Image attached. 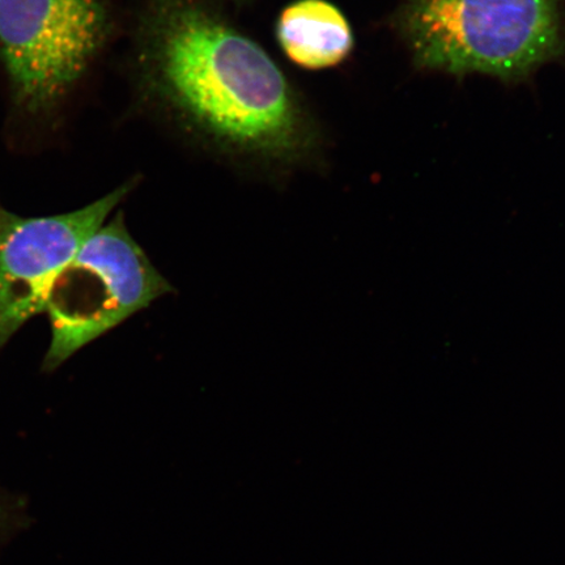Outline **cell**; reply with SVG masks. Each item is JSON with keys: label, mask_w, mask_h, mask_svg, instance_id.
Segmentation results:
<instances>
[{"label": "cell", "mask_w": 565, "mask_h": 565, "mask_svg": "<svg viewBox=\"0 0 565 565\" xmlns=\"http://www.w3.org/2000/svg\"><path fill=\"white\" fill-rule=\"evenodd\" d=\"M138 53L146 94L216 150L273 166L312 152V119L285 73L198 0H153Z\"/></svg>", "instance_id": "6da1fadb"}, {"label": "cell", "mask_w": 565, "mask_h": 565, "mask_svg": "<svg viewBox=\"0 0 565 565\" xmlns=\"http://www.w3.org/2000/svg\"><path fill=\"white\" fill-rule=\"evenodd\" d=\"M395 23L422 68L515 82L565 58V0H405Z\"/></svg>", "instance_id": "7a4b0ae2"}, {"label": "cell", "mask_w": 565, "mask_h": 565, "mask_svg": "<svg viewBox=\"0 0 565 565\" xmlns=\"http://www.w3.org/2000/svg\"><path fill=\"white\" fill-rule=\"evenodd\" d=\"M172 291L118 214L88 238L54 282L45 309L53 331L46 366L54 369Z\"/></svg>", "instance_id": "3957f363"}, {"label": "cell", "mask_w": 565, "mask_h": 565, "mask_svg": "<svg viewBox=\"0 0 565 565\" xmlns=\"http://www.w3.org/2000/svg\"><path fill=\"white\" fill-rule=\"evenodd\" d=\"M108 31L104 0H0V56L20 106L39 113L60 104Z\"/></svg>", "instance_id": "277c9868"}, {"label": "cell", "mask_w": 565, "mask_h": 565, "mask_svg": "<svg viewBox=\"0 0 565 565\" xmlns=\"http://www.w3.org/2000/svg\"><path fill=\"white\" fill-rule=\"evenodd\" d=\"M132 188L127 182L68 214L21 217L0 211V343L46 309L61 273Z\"/></svg>", "instance_id": "5b68a950"}, {"label": "cell", "mask_w": 565, "mask_h": 565, "mask_svg": "<svg viewBox=\"0 0 565 565\" xmlns=\"http://www.w3.org/2000/svg\"><path fill=\"white\" fill-rule=\"evenodd\" d=\"M277 38L295 65L307 70L342 63L353 47L348 19L327 0H298L281 11Z\"/></svg>", "instance_id": "8992f818"}]
</instances>
